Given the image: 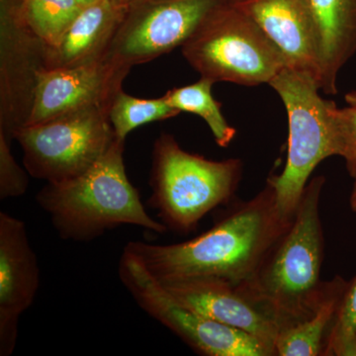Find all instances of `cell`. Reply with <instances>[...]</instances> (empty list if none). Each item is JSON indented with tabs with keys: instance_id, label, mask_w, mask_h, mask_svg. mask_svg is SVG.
Listing matches in <instances>:
<instances>
[{
	"instance_id": "22",
	"label": "cell",
	"mask_w": 356,
	"mask_h": 356,
	"mask_svg": "<svg viewBox=\"0 0 356 356\" xmlns=\"http://www.w3.org/2000/svg\"><path fill=\"white\" fill-rule=\"evenodd\" d=\"M336 128L337 156L346 163V170L353 179L356 178V106L344 108L334 107L332 111Z\"/></svg>"
},
{
	"instance_id": "11",
	"label": "cell",
	"mask_w": 356,
	"mask_h": 356,
	"mask_svg": "<svg viewBox=\"0 0 356 356\" xmlns=\"http://www.w3.org/2000/svg\"><path fill=\"white\" fill-rule=\"evenodd\" d=\"M39 284L38 259L24 222L0 212V356L14 353L20 316L31 307Z\"/></svg>"
},
{
	"instance_id": "9",
	"label": "cell",
	"mask_w": 356,
	"mask_h": 356,
	"mask_svg": "<svg viewBox=\"0 0 356 356\" xmlns=\"http://www.w3.org/2000/svg\"><path fill=\"white\" fill-rule=\"evenodd\" d=\"M232 0H139L126 10L104 58L132 69L184 46L215 9Z\"/></svg>"
},
{
	"instance_id": "26",
	"label": "cell",
	"mask_w": 356,
	"mask_h": 356,
	"mask_svg": "<svg viewBox=\"0 0 356 356\" xmlns=\"http://www.w3.org/2000/svg\"><path fill=\"white\" fill-rule=\"evenodd\" d=\"M76 1L83 8V7L91 6V4L95 3V2L100 1V0H76Z\"/></svg>"
},
{
	"instance_id": "3",
	"label": "cell",
	"mask_w": 356,
	"mask_h": 356,
	"mask_svg": "<svg viewBox=\"0 0 356 356\" xmlns=\"http://www.w3.org/2000/svg\"><path fill=\"white\" fill-rule=\"evenodd\" d=\"M125 140L115 139L95 165L67 181L48 184L37 202L64 240L91 242L105 232L140 227L163 235L168 228L147 213L140 193L129 180L124 163Z\"/></svg>"
},
{
	"instance_id": "27",
	"label": "cell",
	"mask_w": 356,
	"mask_h": 356,
	"mask_svg": "<svg viewBox=\"0 0 356 356\" xmlns=\"http://www.w3.org/2000/svg\"><path fill=\"white\" fill-rule=\"evenodd\" d=\"M355 356H356V344H355Z\"/></svg>"
},
{
	"instance_id": "2",
	"label": "cell",
	"mask_w": 356,
	"mask_h": 356,
	"mask_svg": "<svg viewBox=\"0 0 356 356\" xmlns=\"http://www.w3.org/2000/svg\"><path fill=\"white\" fill-rule=\"evenodd\" d=\"M325 184L323 175L312 178L289 228L254 275L236 285L280 332L310 317L324 293L325 281L321 280V271L325 241L320 204Z\"/></svg>"
},
{
	"instance_id": "10",
	"label": "cell",
	"mask_w": 356,
	"mask_h": 356,
	"mask_svg": "<svg viewBox=\"0 0 356 356\" xmlns=\"http://www.w3.org/2000/svg\"><path fill=\"white\" fill-rule=\"evenodd\" d=\"M130 70L106 58L81 67L40 70L24 126L91 107L109 109Z\"/></svg>"
},
{
	"instance_id": "23",
	"label": "cell",
	"mask_w": 356,
	"mask_h": 356,
	"mask_svg": "<svg viewBox=\"0 0 356 356\" xmlns=\"http://www.w3.org/2000/svg\"><path fill=\"white\" fill-rule=\"evenodd\" d=\"M350 205L351 210L356 213V178L355 179V184H353V191H351L350 194Z\"/></svg>"
},
{
	"instance_id": "18",
	"label": "cell",
	"mask_w": 356,
	"mask_h": 356,
	"mask_svg": "<svg viewBox=\"0 0 356 356\" xmlns=\"http://www.w3.org/2000/svg\"><path fill=\"white\" fill-rule=\"evenodd\" d=\"M168 104L165 95L153 99L135 97L123 88L115 95L109 108V119L117 139L126 140L129 134L145 124L166 120L179 115Z\"/></svg>"
},
{
	"instance_id": "5",
	"label": "cell",
	"mask_w": 356,
	"mask_h": 356,
	"mask_svg": "<svg viewBox=\"0 0 356 356\" xmlns=\"http://www.w3.org/2000/svg\"><path fill=\"white\" fill-rule=\"evenodd\" d=\"M181 51L201 77L214 83L259 86L286 67L275 44L233 0L215 9Z\"/></svg>"
},
{
	"instance_id": "6",
	"label": "cell",
	"mask_w": 356,
	"mask_h": 356,
	"mask_svg": "<svg viewBox=\"0 0 356 356\" xmlns=\"http://www.w3.org/2000/svg\"><path fill=\"white\" fill-rule=\"evenodd\" d=\"M280 95L288 117L286 165L280 175L267 178L275 191L280 210L293 218L312 173L325 159L337 156L332 111L336 103L320 95L313 77L284 67L268 83Z\"/></svg>"
},
{
	"instance_id": "16",
	"label": "cell",
	"mask_w": 356,
	"mask_h": 356,
	"mask_svg": "<svg viewBox=\"0 0 356 356\" xmlns=\"http://www.w3.org/2000/svg\"><path fill=\"white\" fill-rule=\"evenodd\" d=\"M346 284L348 281L339 275L325 281L322 298L310 317L278 332L275 356L323 355L325 339L336 318Z\"/></svg>"
},
{
	"instance_id": "13",
	"label": "cell",
	"mask_w": 356,
	"mask_h": 356,
	"mask_svg": "<svg viewBox=\"0 0 356 356\" xmlns=\"http://www.w3.org/2000/svg\"><path fill=\"white\" fill-rule=\"evenodd\" d=\"M158 281L178 303L220 324L252 334L275 356L274 348L280 332L277 327L236 285L209 277Z\"/></svg>"
},
{
	"instance_id": "12",
	"label": "cell",
	"mask_w": 356,
	"mask_h": 356,
	"mask_svg": "<svg viewBox=\"0 0 356 356\" xmlns=\"http://www.w3.org/2000/svg\"><path fill=\"white\" fill-rule=\"evenodd\" d=\"M282 54L286 67L321 84V41L307 0H233ZM321 89V88H320Z\"/></svg>"
},
{
	"instance_id": "24",
	"label": "cell",
	"mask_w": 356,
	"mask_h": 356,
	"mask_svg": "<svg viewBox=\"0 0 356 356\" xmlns=\"http://www.w3.org/2000/svg\"><path fill=\"white\" fill-rule=\"evenodd\" d=\"M344 100L348 103V105H353L356 106V90L350 91V92L346 93L344 96Z\"/></svg>"
},
{
	"instance_id": "25",
	"label": "cell",
	"mask_w": 356,
	"mask_h": 356,
	"mask_svg": "<svg viewBox=\"0 0 356 356\" xmlns=\"http://www.w3.org/2000/svg\"><path fill=\"white\" fill-rule=\"evenodd\" d=\"M113 1L117 4V6L127 9L131 6H133V4H135L136 2L139 1V0H113Z\"/></svg>"
},
{
	"instance_id": "14",
	"label": "cell",
	"mask_w": 356,
	"mask_h": 356,
	"mask_svg": "<svg viewBox=\"0 0 356 356\" xmlns=\"http://www.w3.org/2000/svg\"><path fill=\"white\" fill-rule=\"evenodd\" d=\"M126 10L113 0L83 7L60 41L44 47L43 69H67L104 60Z\"/></svg>"
},
{
	"instance_id": "15",
	"label": "cell",
	"mask_w": 356,
	"mask_h": 356,
	"mask_svg": "<svg viewBox=\"0 0 356 356\" xmlns=\"http://www.w3.org/2000/svg\"><path fill=\"white\" fill-rule=\"evenodd\" d=\"M321 41V90L337 92V77L356 53V0H307Z\"/></svg>"
},
{
	"instance_id": "21",
	"label": "cell",
	"mask_w": 356,
	"mask_h": 356,
	"mask_svg": "<svg viewBox=\"0 0 356 356\" xmlns=\"http://www.w3.org/2000/svg\"><path fill=\"white\" fill-rule=\"evenodd\" d=\"M11 140L0 133V199L20 197L29 188V172L14 158Z\"/></svg>"
},
{
	"instance_id": "17",
	"label": "cell",
	"mask_w": 356,
	"mask_h": 356,
	"mask_svg": "<svg viewBox=\"0 0 356 356\" xmlns=\"http://www.w3.org/2000/svg\"><path fill=\"white\" fill-rule=\"evenodd\" d=\"M214 81L200 77L189 86L170 89L165 97L168 104L181 112L198 115L209 127L218 146L227 147L235 139L236 130L229 125L221 111V103L212 95Z\"/></svg>"
},
{
	"instance_id": "19",
	"label": "cell",
	"mask_w": 356,
	"mask_h": 356,
	"mask_svg": "<svg viewBox=\"0 0 356 356\" xmlns=\"http://www.w3.org/2000/svg\"><path fill=\"white\" fill-rule=\"evenodd\" d=\"M81 9L76 0H26L25 22L44 48L51 47L60 41Z\"/></svg>"
},
{
	"instance_id": "4",
	"label": "cell",
	"mask_w": 356,
	"mask_h": 356,
	"mask_svg": "<svg viewBox=\"0 0 356 356\" xmlns=\"http://www.w3.org/2000/svg\"><path fill=\"white\" fill-rule=\"evenodd\" d=\"M243 172L242 159L212 161L185 151L172 135L161 133L154 145L149 204L166 228L189 233L233 198Z\"/></svg>"
},
{
	"instance_id": "20",
	"label": "cell",
	"mask_w": 356,
	"mask_h": 356,
	"mask_svg": "<svg viewBox=\"0 0 356 356\" xmlns=\"http://www.w3.org/2000/svg\"><path fill=\"white\" fill-rule=\"evenodd\" d=\"M356 275L348 281L339 311L325 339L323 356H355Z\"/></svg>"
},
{
	"instance_id": "7",
	"label": "cell",
	"mask_w": 356,
	"mask_h": 356,
	"mask_svg": "<svg viewBox=\"0 0 356 356\" xmlns=\"http://www.w3.org/2000/svg\"><path fill=\"white\" fill-rule=\"evenodd\" d=\"M115 139L109 109L104 107L24 126L13 135L22 149L23 163L30 177L48 184L83 175L104 156Z\"/></svg>"
},
{
	"instance_id": "1",
	"label": "cell",
	"mask_w": 356,
	"mask_h": 356,
	"mask_svg": "<svg viewBox=\"0 0 356 356\" xmlns=\"http://www.w3.org/2000/svg\"><path fill=\"white\" fill-rule=\"evenodd\" d=\"M293 218L281 212L267 179L254 197L236 204L212 228L191 240L172 245L130 242L125 248L158 280L209 277L238 285L254 275Z\"/></svg>"
},
{
	"instance_id": "8",
	"label": "cell",
	"mask_w": 356,
	"mask_h": 356,
	"mask_svg": "<svg viewBox=\"0 0 356 356\" xmlns=\"http://www.w3.org/2000/svg\"><path fill=\"white\" fill-rule=\"evenodd\" d=\"M119 276L142 310L175 332L199 355L274 356L266 344L252 334L220 324L178 303L126 248L119 264Z\"/></svg>"
}]
</instances>
